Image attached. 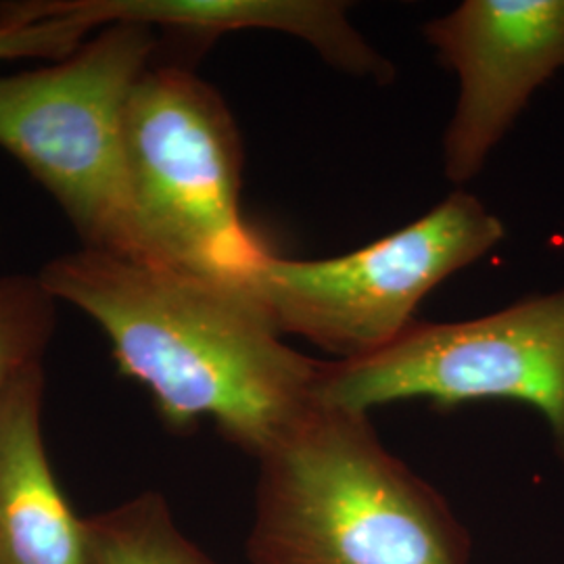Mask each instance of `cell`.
I'll list each match as a JSON object with an SVG mask.
<instances>
[{
  "label": "cell",
  "mask_w": 564,
  "mask_h": 564,
  "mask_svg": "<svg viewBox=\"0 0 564 564\" xmlns=\"http://www.w3.org/2000/svg\"><path fill=\"white\" fill-rule=\"evenodd\" d=\"M86 524L93 564H218L182 531L155 491L93 514Z\"/></svg>",
  "instance_id": "cell-10"
},
{
  "label": "cell",
  "mask_w": 564,
  "mask_h": 564,
  "mask_svg": "<svg viewBox=\"0 0 564 564\" xmlns=\"http://www.w3.org/2000/svg\"><path fill=\"white\" fill-rule=\"evenodd\" d=\"M429 400L447 410L481 400L529 403L564 458V289L466 323H414L381 351L324 362L316 402L368 414Z\"/></svg>",
  "instance_id": "cell-6"
},
{
  "label": "cell",
  "mask_w": 564,
  "mask_h": 564,
  "mask_svg": "<svg viewBox=\"0 0 564 564\" xmlns=\"http://www.w3.org/2000/svg\"><path fill=\"white\" fill-rule=\"evenodd\" d=\"M44 368L32 366L0 403V564H93L44 444Z\"/></svg>",
  "instance_id": "cell-9"
},
{
  "label": "cell",
  "mask_w": 564,
  "mask_h": 564,
  "mask_svg": "<svg viewBox=\"0 0 564 564\" xmlns=\"http://www.w3.org/2000/svg\"><path fill=\"white\" fill-rule=\"evenodd\" d=\"M57 300L39 274H0V403L21 375L42 364L57 323Z\"/></svg>",
  "instance_id": "cell-11"
},
{
  "label": "cell",
  "mask_w": 564,
  "mask_h": 564,
  "mask_svg": "<svg viewBox=\"0 0 564 564\" xmlns=\"http://www.w3.org/2000/svg\"><path fill=\"white\" fill-rule=\"evenodd\" d=\"M155 30L116 21L65 59L0 76V149L41 182L84 249L144 262L123 111L158 53Z\"/></svg>",
  "instance_id": "cell-3"
},
{
  "label": "cell",
  "mask_w": 564,
  "mask_h": 564,
  "mask_svg": "<svg viewBox=\"0 0 564 564\" xmlns=\"http://www.w3.org/2000/svg\"><path fill=\"white\" fill-rule=\"evenodd\" d=\"M123 149L144 263L241 282L268 253L242 220V141L220 93L182 65L149 67Z\"/></svg>",
  "instance_id": "cell-4"
},
{
  "label": "cell",
  "mask_w": 564,
  "mask_h": 564,
  "mask_svg": "<svg viewBox=\"0 0 564 564\" xmlns=\"http://www.w3.org/2000/svg\"><path fill=\"white\" fill-rule=\"evenodd\" d=\"M258 464L251 564H470L464 524L368 414L318 403Z\"/></svg>",
  "instance_id": "cell-2"
},
{
  "label": "cell",
  "mask_w": 564,
  "mask_h": 564,
  "mask_svg": "<svg viewBox=\"0 0 564 564\" xmlns=\"http://www.w3.org/2000/svg\"><path fill=\"white\" fill-rule=\"evenodd\" d=\"M51 7L97 30L128 21L172 32L197 46L226 32H281L312 44L324 61L349 76L387 84L395 74L349 23L347 4L335 0H51Z\"/></svg>",
  "instance_id": "cell-8"
},
{
  "label": "cell",
  "mask_w": 564,
  "mask_h": 564,
  "mask_svg": "<svg viewBox=\"0 0 564 564\" xmlns=\"http://www.w3.org/2000/svg\"><path fill=\"white\" fill-rule=\"evenodd\" d=\"M39 279L107 337L121 377L149 393L163 426L203 421L260 460L318 405L321 360L303 356L239 281L76 249Z\"/></svg>",
  "instance_id": "cell-1"
},
{
  "label": "cell",
  "mask_w": 564,
  "mask_h": 564,
  "mask_svg": "<svg viewBox=\"0 0 564 564\" xmlns=\"http://www.w3.org/2000/svg\"><path fill=\"white\" fill-rule=\"evenodd\" d=\"M505 237V224L484 203L456 191L423 218L347 256L289 260L268 251L241 282L281 335L303 337L337 362L358 360L398 341L437 284Z\"/></svg>",
  "instance_id": "cell-5"
},
{
  "label": "cell",
  "mask_w": 564,
  "mask_h": 564,
  "mask_svg": "<svg viewBox=\"0 0 564 564\" xmlns=\"http://www.w3.org/2000/svg\"><path fill=\"white\" fill-rule=\"evenodd\" d=\"M93 32L95 25L55 11L48 0L0 2V61L65 59Z\"/></svg>",
  "instance_id": "cell-12"
},
{
  "label": "cell",
  "mask_w": 564,
  "mask_h": 564,
  "mask_svg": "<svg viewBox=\"0 0 564 564\" xmlns=\"http://www.w3.org/2000/svg\"><path fill=\"white\" fill-rule=\"evenodd\" d=\"M460 78L444 139L445 176L475 178L531 95L564 67V0H464L424 25Z\"/></svg>",
  "instance_id": "cell-7"
}]
</instances>
